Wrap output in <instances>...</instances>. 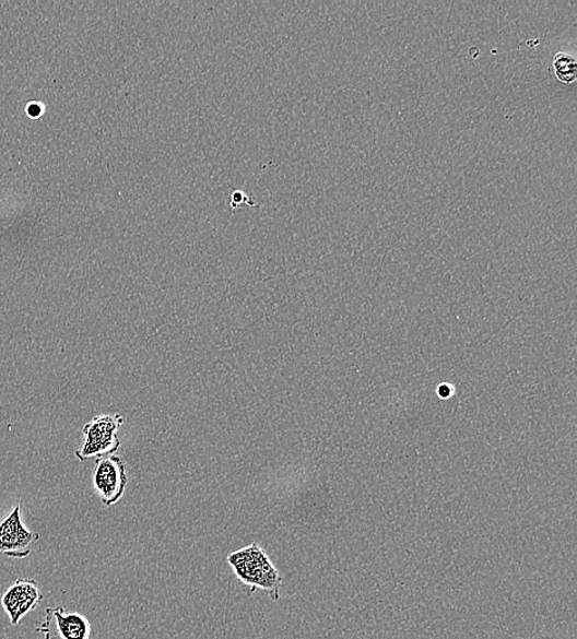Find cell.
Instances as JSON below:
<instances>
[{
  "label": "cell",
  "instance_id": "cell-1",
  "mask_svg": "<svg viewBox=\"0 0 577 639\" xmlns=\"http://www.w3.org/2000/svg\"><path fill=\"white\" fill-rule=\"evenodd\" d=\"M228 564L244 584L251 590H266L275 602L280 599L282 577L272 565L266 551L257 543L244 547L228 556Z\"/></svg>",
  "mask_w": 577,
  "mask_h": 639
},
{
  "label": "cell",
  "instance_id": "cell-2",
  "mask_svg": "<svg viewBox=\"0 0 577 639\" xmlns=\"http://www.w3.org/2000/svg\"><path fill=\"white\" fill-rule=\"evenodd\" d=\"M122 425L121 415H99L87 422L83 428L84 440L75 457L85 461L114 455L121 447L117 430Z\"/></svg>",
  "mask_w": 577,
  "mask_h": 639
},
{
  "label": "cell",
  "instance_id": "cell-3",
  "mask_svg": "<svg viewBox=\"0 0 577 639\" xmlns=\"http://www.w3.org/2000/svg\"><path fill=\"white\" fill-rule=\"evenodd\" d=\"M38 539L40 535L24 525L21 506H15L0 523V554L9 558L23 559L31 556Z\"/></svg>",
  "mask_w": 577,
  "mask_h": 639
},
{
  "label": "cell",
  "instance_id": "cell-4",
  "mask_svg": "<svg viewBox=\"0 0 577 639\" xmlns=\"http://www.w3.org/2000/svg\"><path fill=\"white\" fill-rule=\"evenodd\" d=\"M36 632L45 639H91L92 626L85 616L55 606L45 610L44 622Z\"/></svg>",
  "mask_w": 577,
  "mask_h": 639
},
{
  "label": "cell",
  "instance_id": "cell-5",
  "mask_svg": "<svg viewBox=\"0 0 577 639\" xmlns=\"http://www.w3.org/2000/svg\"><path fill=\"white\" fill-rule=\"evenodd\" d=\"M93 484L105 506L117 504L127 487L123 459L117 455L96 459Z\"/></svg>",
  "mask_w": 577,
  "mask_h": 639
},
{
  "label": "cell",
  "instance_id": "cell-6",
  "mask_svg": "<svg viewBox=\"0 0 577 639\" xmlns=\"http://www.w3.org/2000/svg\"><path fill=\"white\" fill-rule=\"evenodd\" d=\"M44 594L35 579H16L2 596V606L13 626L43 602Z\"/></svg>",
  "mask_w": 577,
  "mask_h": 639
},
{
  "label": "cell",
  "instance_id": "cell-7",
  "mask_svg": "<svg viewBox=\"0 0 577 639\" xmlns=\"http://www.w3.org/2000/svg\"><path fill=\"white\" fill-rule=\"evenodd\" d=\"M554 74L563 84H572L576 81L577 64L574 56L565 52L556 54L553 58Z\"/></svg>",
  "mask_w": 577,
  "mask_h": 639
},
{
  "label": "cell",
  "instance_id": "cell-8",
  "mask_svg": "<svg viewBox=\"0 0 577 639\" xmlns=\"http://www.w3.org/2000/svg\"><path fill=\"white\" fill-rule=\"evenodd\" d=\"M244 202L252 206L257 205V203L254 202L250 199V197H248L246 193L242 191H234L232 193L231 206L233 210L239 209L240 204H243Z\"/></svg>",
  "mask_w": 577,
  "mask_h": 639
},
{
  "label": "cell",
  "instance_id": "cell-9",
  "mask_svg": "<svg viewBox=\"0 0 577 639\" xmlns=\"http://www.w3.org/2000/svg\"><path fill=\"white\" fill-rule=\"evenodd\" d=\"M28 114H31L32 116L36 117L38 115L42 114V108L38 105H33L31 107H28Z\"/></svg>",
  "mask_w": 577,
  "mask_h": 639
}]
</instances>
